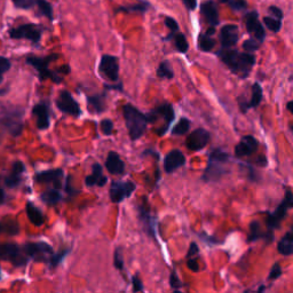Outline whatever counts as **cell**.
<instances>
[{
  "label": "cell",
  "instance_id": "obj_6",
  "mask_svg": "<svg viewBox=\"0 0 293 293\" xmlns=\"http://www.w3.org/2000/svg\"><path fill=\"white\" fill-rule=\"evenodd\" d=\"M23 251L29 259L37 262H48L53 256V248L46 242H29L23 245Z\"/></svg>",
  "mask_w": 293,
  "mask_h": 293
},
{
  "label": "cell",
  "instance_id": "obj_35",
  "mask_svg": "<svg viewBox=\"0 0 293 293\" xmlns=\"http://www.w3.org/2000/svg\"><path fill=\"white\" fill-rule=\"evenodd\" d=\"M173 39H174V45H175L176 51L182 53V54H185V53L188 52L189 44H188V41H187V38L185 34L176 33L174 34V37H173Z\"/></svg>",
  "mask_w": 293,
  "mask_h": 293
},
{
  "label": "cell",
  "instance_id": "obj_59",
  "mask_svg": "<svg viewBox=\"0 0 293 293\" xmlns=\"http://www.w3.org/2000/svg\"><path fill=\"white\" fill-rule=\"evenodd\" d=\"M214 33H215V27H211V28H209V29H207L206 34H209V36H213Z\"/></svg>",
  "mask_w": 293,
  "mask_h": 293
},
{
  "label": "cell",
  "instance_id": "obj_25",
  "mask_svg": "<svg viewBox=\"0 0 293 293\" xmlns=\"http://www.w3.org/2000/svg\"><path fill=\"white\" fill-rule=\"evenodd\" d=\"M86 100L88 111L92 112V114L100 115L107 109V101H105L107 100V91L100 94L90 95V97H87Z\"/></svg>",
  "mask_w": 293,
  "mask_h": 293
},
{
  "label": "cell",
  "instance_id": "obj_10",
  "mask_svg": "<svg viewBox=\"0 0 293 293\" xmlns=\"http://www.w3.org/2000/svg\"><path fill=\"white\" fill-rule=\"evenodd\" d=\"M56 107L63 114L73 116V117H79L83 114L79 103L68 91H61L58 100H56Z\"/></svg>",
  "mask_w": 293,
  "mask_h": 293
},
{
  "label": "cell",
  "instance_id": "obj_8",
  "mask_svg": "<svg viewBox=\"0 0 293 293\" xmlns=\"http://www.w3.org/2000/svg\"><path fill=\"white\" fill-rule=\"evenodd\" d=\"M9 37L13 39H28L33 44H38L41 39V29L40 27L33 23L23 24L10 29Z\"/></svg>",
  "mask_w": 293,
  "mask_h": 293
},
{
  "label": "cell",
  "instance_id": "obj_41",
  "mask_svg": "<svg viewBox=\"0 0 293 293\" xmlns=\"http://www.w3.org/2000/svg\"><path fill=\"white\" fill-rule=\"evenodd\" d=\"M221 2L227 3L234 10H244L248 8V2L245 0H221Z\"/></svg>",
  "mask_w": 293,
  "mask_h": 293
},
{
  "label": "cell",
  "instance_id": "obj_1",
  "mask_svg": "<svg viewBox=\"0 0 293 293\" xmlns=\"http://www.w3.org/2000/svg\"><path fill=\"white\" fill-rule=\"evenodd\" d=\"M217 54L221 61L228 66L229 70L242 79L248 78L256 65V56L252 53H241L236 49L221 48Z\"/></svg>",
  "mask_w": 293,
  "mask_h": 293
},
{
  "label": "cell",
  "instance_id": "obj_11",
  "mask_svg": "<svg viewBox=\"0 0 293 293\" xmlns=\"http://www.w3.org/2000/svg\"><path fill=\"white\" fill-rule=\"evenodd\" d=\"M244 22L248 33L251 34L254 39H257L262 44L264 39H266V31H264L262 23L260 22L258 12L252 10V12L246 13L244 16Z\"/></svg>",
  "mask_w": 293,
  "mask_h": 293
},
{
  "label": "cell",
  "instance_id": "obj_7",
  "mask_svg": "<svg viewBox=\"0 0 293 293\" xmlns=\"http://www.w3.org/2000/svg\"><path fill=\"white\" fill-rule=\"evenodd\" d=\"M136 189V185L132 181H122L115 180L111 182L109 189V196L112 203H122L123 200L129 198Z\"/></svg>",
  "mask_w": 293,
  "mask_h": 293
},
{
  "label": "cell",
  "instance_id": "obj_38",
  "mask_svg": "<svg viewBox=\"0 0 293 293\" xmlns=\"http://www.w3.org/2000/svg\"><path fill=\"white\" fill-rule=\"evenodd\" d=\"M36 3L42 15H45L48 20L51 21L54 19V15H53V7L51 3L46 1V0H37Z\"/></svg>",
  "mask_w": 293,
  "mask_h": 293
},
{
  "label": "cell",
  "instance_id": "obj_9",
  "mask_svg": "<svg viewBox=\"0 0 293 293\" xmlns=\"http://www.w3.org/2000/svg\"><path fill=\"white\" fill-rule=\"evenodd\" d=\"M98 72L112 83L119 80V63L117 56L109 54L102 56L100 65H98Z\"/></svg>",
  "mask_w": 293,
  "mask_h": 293
},
{
  "label": "cell",
  "instance_id": "obj_20",
  "mask_svg": "<svg viewBox=\"0 0 293 293\" xmlns=\"http://www.w3.org/2000/svg\"><path fill=\"white\" fill-rule=\"evenodd\" d=\"M33 115L37 119V129L40 130H47L51 125V117H49V107L45 102H40L33 108Z\"/></svg>",
  "mask_w": 293,
  "mask_h": 293
},
{
  "label": "cell",
  "instance_id": "obj_45",
  "mask_svg": "<svg viewBox=\"0 0 293 293\" xmlns=\"http://www.w3.org/2000/svg\"><path fill=\"white\" fill-rule=\"evenodd\" d=\"M169 284H171L172 289H174L175 291L180 290V289L183 287V283L180 281V278L178 277V275H176L175 270H173L171 276H169Z\"/></svg>",
  "mask_w": 293,
  "mask_h": 293
},
{
  "label": "cell",
  "instance_id": "obj_5",
  "mask_svg": "<svg viewBox=\"0 0 293 293\" xmlns=\"http://www.w3.org/2000/svg\"><path fill=\"white\" fill-rule=\"evenodd\" d=\"M0 258L9 261L15 267H22L29 262V258L24 253L23 249L15 243H3L0 244Z\"/></svg>",
  "mask_w": 293,
  "mask_h": 293
},
{
  "label": "cell",
  "instance_id": "obj_56",
  "mask_svg": "<svg viewBox=\"0 0 293 293\" xmlns=\"http://www.w3.org/2000/svg\"><path fill=\"white\" fill-rule=\"evenodd\" d=\"M56 72H58L59 75H68V73H70V66L68 65H62L61 68L56 70Z\"/></svg>",
  "mask_w": 293,
  "mask_h": 293
},
{
  "label": "cell",
  "instance_id": "obj_49",
  "mask_svg": "<svg viewBox=\"0 0 293 293\" xmlns=\"http://www.w3.org/2000/svg\"><path fill=\"white\" fill-rule=\"evenodd\" d=\"M187 266L193 273H198L199 271V264H198V260H197L196 257H192L188 258V261H187Z\"/></svg>",
  "mask_w": 293,
  "mask_h": 293
},
{
  "label": "cell",
  "instance_id": "obj_33",
  "mask_svg": "<svg viewBox=\"0 0 293 293\" xmlns=\"http://www.w3.org/2000/svg\"><path fill=\"white\" fill-rule=\"evenodd\" d=\"M148 8H149V3H148L147 1H142V2H139V3H134V5H126L124 7H119V8L116 10V12L146 13Z\"/></svg>",
  "mask_w": 293,
  "mask_h": 293
},
{
  "label": "cell",
  "instance_id": "obj_63",
  "mask_svg": "<svg viewBox=\"0 0 293 293\" xmlns=\"http://www.w3.org/2000/svg\"><path fill=\"white\" fill-rule=\"evenodd\" d=\"M0 280H1V269H0Z\"/></svg>",
  "mask_w": 293,
  "mask_h": 293
},
{
  "label": "cell",
  "instance_id": "obj_18",
  "mask_svg": "<svg viewBox=\"0 0 293 293\" xmlns=\"http://www.w3.org/2000/svg\"><path fill=\"white\" fill-rule=\"evenodd\" d=\"M186 157L181 150L173 149L164 158V171L167 174L175 172L176 169L185 166Z\"/></svg>",
  "mask_w": 293,
  "mask_h": 293
},
{
  "label": "cell",
  "instance_id": "obj_50",
  "mask_svg": "<svg viewBox=\"0 0 293 293\" xmlns=\"http://www.w3.org/2000/svg\"><path fill=\"white\" fill-rule=\"evenodd\" d=\"M14 5L19 8H23V9H28L31 8L33 6V0H13Z\"/></svg>",
  "mask_w": 293,
  "mask_h": 293
},
{
  "label": "cell",
  "instance_id": "obj_3",
  "mask_svg": "<svg viewBox=\"0 0 293 293\" xmlns=\"http://www.w3.org/2000/svg\"><path fill=\"white\" fill-rule=\"evenodd\" d=\"M59 58L58 54H52L48 56H45V58H38V56L30 55L27 58V63L31 66H33L38 72V77H39L40 80H46L51 79L53 83L60 84L63 80L62 76L59 75L56 71H52V70L48 69V65L52 61H54Z\"/></svg>",
  "mask_w": 293,
  "mask_h": 293
},
{
  "label": "cell",
  "instance_id": "obj_14",
  "mask_svg": "<svg viewBox=\"0 0 293 293\" xmlns=\"http://www.w3.org/2000/svg\"><path fill=\"white\" fill-rule=\"evenodd\" d=\"M143 203L141 205L137 206V211H139V220L141 225L143 226L144 231L151 237H156V225L157 220L156 218L151 214L149 204L146 202V198H143Z\"/></svg>",
  "mask_w": 293,
  "mask_h": 293
},
{
  "label": "cell",
  "instance_id": "obj_28",
  "mask_svg": "<svg viewBox=\"0 0 293 293\" xmlns=\"http://www.w3.org/2000/svg\"><path fill=\"white\" fill-rule=\"evenodd\" d=\"M26 212L27 217L29 219V221L36 227H40L44 225L45 222V215L42 214V212L34 205L33 202H27L26 204Z\"/></svg>",
  "mask_w": 293,
  "mask_h": 293
},
{
  "label": "cell",
  "instance_id": "obj_54",
  "mask_svg": "<svg viewBox=\"0 0 293 293\" xmlns=\"http://www.w3.org/2000/svg\"><path fill=\"white\" fill-rule=\"evenodd\" d=\"M199 253V248L198 245L196 244L195 242H193L192 244H190V248H189V251L187 253V258H192V257H195L197 254Z\"/></svg>",
  "mask_w": 293,
  "mask_h": 293
},
{
  "label": "cell",
  "instance_id": "obj_44",
  "mask_svg": "<svg viewBox=\"0 0 293 293\" xmlns=\"http://www.w3.org/2000/svg\"><path fill=\"white\" fill-rule=\"evenodd\" d=\"M10 65H10V61L8 59L0 56V84H1L3 80V75L10 69Z\"/></svg>",
  "mask_w": 293,
  "mask_h": 293
},
{
  "label": "cell",
  "instance_id": "obj_53",
  "mask_svg": "<svg viewBox=\"0 0 293 293\" xmlns=\"http://www.w3.org/2000/svg\"><path fill=\"white\" fill-rule=\"evenodd\" d=\"M268 12H269V14H271V16L275 17V19L283 20V12H282V9L278 8L277 6H270L269 8H268Z\"/></svg>",
  "mask_w": 293,
  "mask_h": 293
},
{
  "label": "cell",
  "instance_id": "obj_40",
  "mask_svg": "<svg viewBox=\"0 0 293 293\" xmlns=\"http://www.w3.org/2000/svg\"><path fill=\"white\" fill-rule=\"evenodd\" d=\"M114 264L116 269L123 270L124 269V258H123V249L121 246L116 248L114 254Z\"/></svg>",
  "mask_w": 293,
  "mask_h": 293
},
{
  "label": "cell",
  "instance_id": "obj_19",
  "mask_svg": "<svg viewBox=\"0 0 293 293\" xmlns=\"http://www.w3.org/2000/svg\"><path fill=\"white\" fill-rule=\"evenodd\" d=\"M239 33L236 24H226L220 30V42L222 48H230L238 42Z\"/></svg>",
  "mask_w": 293,
  "mask_h": 293
},
{
  "label": "cell",
  "instance_id": "obj_32",
  "mask_svg": "<svg viewBox=\"0 0 293 293\" xmlns=\"http://www.w3.org/2000/svg\"><path fill=\"white\" fill-rule=\"evenodd\" d=\"M190 125H192V122H190L188 118L182 117L179 121L178 124L173 127L171 134H172V135H175V136L185 135V134L189 130Z\"/></svg>",
  "mask_w": 293,
  "mask_h": 293
},
{
  "label": "cell",
  "instance_id": "obj_27",
  "mask_svg": "<svg viewBox=\"0 0 293 293\" xmlns=\"http://www.w3.org/2000/svg\"><path fill=\"white\" fill-rule=\"evenodd\" d=\"M108 182V178L103 175L102 166L98 163H94L92 166V174L85 178L87 187H104Z\"/></svg>",
  "mask_w": 293,
  "mask_h": 293
},
{
  "label": "cell",
  "instance_id": "obj_24",
  "mask_svg": "<svg viewBox=\"0 0 293 293\" xmlns=\"http://www.w3.org/2000/svg\"><path fill=\"white\" fill-rule=\"evenodd\" d=\"M24 172H26V165L20 161L14 162L12 171L5 178L6 187H8L10 189L19 187L20 183L22 182V174Z\"/></svg>",
  "mask_w": 293,
  "mask_h": 293
},
{
  "label": "cell",
  "instance_id": "obj_31",
  "mask_svg": "<svg viewBox=\"0 0 293 293\" xmlns=\"http://www.w3.org/2000/svg\"><path fill=\"white\" fill-rule=\"evenodd\" d=\"M197 46H198L199 51L209 53L214 48L215 40L212 38V36H209V34L200 33L198 36V40H197Z\"/></svg>",
  "mask_w": 293,
  "mask_h": 293
},
{
  "label": "cell",
  "instance_id": "obj_36",
  "mask_svg": "<svg viewBox=\"0 0 293 293\" xmlns=\"http://www.w3.org/2000/svg\"><path fill=\"white\" fill-rule=\"evenodd\" d=\"M263 24L267 27L268 30L275 33H277L282 29V20L275 19L273 16H264Z\"/></svg>",
  "mask_w": 293,
  "mask_h": 293
},
{
  "label": "cell",
  "instance_id": "obj_12",
  "mask_svg": "<svg viewBox=\"0 0 293 293\" xmlns=\"http://www.w3.org/2000/svg\"><path fill=\"white\" fill-rule=\"evenodd\" d=\"M161 117L166 122V124H165V130L167 132L175 118L174 108H173V105L171 103H163L158 105V107L153 109L149 114H147V118H148V122H149V124H154V123Z\"/></svg>",
  "mask_w": 293,
  "mask_h": 293
},
{
  "label": "cell",
  "instance_id": "obj_34",
  "mask_svg": "<svg viewBox=\"0 0 293 293\" xmlns=\"http://www.w3.org/2000/svg\"><path fill=\"white\" fill-rule=\"evenodd\" d=\"M156 73L160 78H166V79L174 78V72H173V69L168 61L162 62L160 66H158Z\"/></svg>",
  "mask_w": 293,
  "mask_h": 293
},
{
  "label": "cell",
  "instance_id": "obj_26",
  "mask_svg": "<svg viewBox=\"0 0 293 293\" xmlns=\"http://www.w3.org/2000/svg\"><path fill=\"white\" fill-rule=\"evenodd\" d=\"M105 168L110 174L122 175L125 172V163L122 161L119 154L116 151H110L107 156V161H105Z\"/></svg>",
  "mask_w": 293,
  "mask_h": 293
},
{
  "label": "cell",
  "instance_id": "obj_2",
  "mask_svg": "<svg viewBox=\"0 0 293 293\" xmlns=\"http://www.w3.org/2000/svg\"><path fill=\"white\" fill-rule=\"evenodd\" d=\"M123 115H124L125 124L130 140L136 141L142 137L143 134L146 133L148 124H149L147 115L142 114L139 109L130 103L123 107Z\"/></svg>",
  "mask_w": 293,
  "mask_h": 293
},
{
  "label": "cell",
  "instance_id": "obj_55",
  "mask_svg": "<svg viewBox=\"0 0 293 293\" xmlns=\"http://www.w3.org/2000/svg\"><path fill=\"white\" fill-rule=\"evenodd\" d=\"M183 5L187 7V9L194 10L197 7V0H182Z\"/></svg>",
  "mask_w": 293,
  "mask_h": 293
},
{
  "label": "cell",
  "instance_id": "obj_39",
  "mask_svg": "<svg viewBox=\"0 0 293 293\" xmlns=\"http://www.w3.org/2000/svg\"><path fill=\"white\" fill-rule=\"evenodd\" d=\"M165 26H166L169 30V34L165 38V40H169L174 37V34L176 33H179V24L174 19H173V17L166 16L165 17Z\"/></svg>",
  "mask_w": 293,
  "mask_h": 293
},
{
  "label": "cell",
  "instance_id": "obj_22",
  "mask_svg": "<svg viewBox=\"0 0 293 293\" xmlns=\"http://www.w3.org/2000/svg\"><path fill=\"white\" fill-rule=\"evenodd\" d=\"M258 239H263L267 244H269V243L274 241V231L267 230L266 232H263L259 222L257 220H253L250 224V232L246 241H248V243H252L258 241Z\"/></svg>",
  "mask_w": 293,
  "mask_h": 293
},
{
  "label": "cell",
  "instance_id": "obj_60",
  "mask_svg": "<svg viewBox=\"0 0 293 293\" xmlns=\"http://www.w3.org/2000/svg\"><path fill=\"white\" fill-rule=\"evenodd\" d=\"M292 105H293V101H289V102H288V104H287V109H288V110L290 111V112L293 111Z\"/></svg>",
  "mask_w": 293,
  "mask_h": 293
},
{
  "label": "cell",
  "instance_id": "obj_57",
  "mask_svg": "<svg viewBox=\"0 0 293 293\" xmlns=\"http://www.w3.org/2000/svg\"><path fill=\"white\" fill-rule=\"evenodd\" d=\"M256 163H257L258 165H260V166H267L268 162H267L266 156H262V155H261V156H259V157L257 158Z\"/></svg>",
  "mask_w": 293,
  "mask_h": 293
},
{
  "label": "cell",
  "instance_id": "obj_52",
  "mask_svg": "<svg viewBox=\"0 0 293 293\" xmlns=\"http://www.w3.org/2000/svg\"><path fill=\"white\" fill-rule=\"evenodd\" d=\"M104 90L105 91H117V92H123V83L122 82H115L110 84H104Z\"/></svg>",
  "mask_w": 293,
  "mask_h": 293
},
{
  "label": "cell",
  "instance_id": "obj_4",
  "mask_svg": "<svg viewBox=\"0 0 293 293\" xmlns=\"http://www.w3.org/2000/svg\"><path fill=\"white\" fill-rule=\"evenodd\" d=\"M293 206V196L291 190H288L287 194H285V197L282 199L280 205L276 207V210L274 212H266L267 214V220L266 225L268 230L274 231L275 229H278L281 227V222L284 220L285 217H287L288 211L292 209Z\"/></svg>",
  "mask_w": 293,
  "mask_h": 293
},
{
  "label": "cell",
  "instance_id": "obj_15",
  "mask_svg": "<svg viewBox=\"0 0 293 293\" xmlns=\"http://www.w3.org/2000/svg\"><path fill=\"white\" fill-rule=\"evenodd\" d=\"M228 173V169L225 167V163L209 160L207 166L204 171L202 180L204 182H218L222 176Z\"/></svg>",
  "mask_w": 293,
  "mask_h": 293
},
{
  "label": "cell",
  "instance_id": "obj_16",
  "mask_svg": "<svg viewBox=\"0 0 293 293\" xmlns=\"http://www.w3.org/2000/svg\"><path fill=\"white\" fill-rule=\"evenodd\" d=\"M258 148H259V141L252 135H245L235 147V156L237 158L249 157L257 153Z\"/></svg>",
  "mask_w": 293,
  "mask_h": 293
},
{
  "label": "cell",
  "instance_id": "obj_17",
  "mask_svg": "<svg viewBox=\"0 0 293 293\" xmlns=\"http://www.w3.org/2000/svg\"><path fill=\"white\" fill-rule=\"evenodd\" d=\"M65 176V172L62 168L47 169L37 173L34 175V181L37 183H53L55 188L60 189L62 187V179Z\"/></svg>",
  "mask_w": 293,
  "mask_h": 293
},
{
  "label": "cell",
  "instance_id": "obj_29",
  "mask_svg": "<svg viewBox=\"0 0 293 293\" xmlns=\"http://www.w3.org/2000/svg\"><path fill=\"white\" fill-rule=\"evenodd\" d=\"M277 251L284 257H290L293 254V235L292 231H288L277 244Z\"/></svg>",
  "mask_w": 293,
  "mask_h": 293
},
{
  "label": "cell",
  "instance_id": "obj_23",
  "mask_svg": "<svg viewBox=\"0 0 293 293\" xmlns=\"http://www.w3.org/2000/svg\"><path fill=\"white\" fill-rule=\"evenodd\" d=\"M263 93H262V87L259 83H254L252 85V91H251V98L250 101H242L238 100V105L239 109L243 114H245L249 109L251 108H257L258 105L260 104L261 100H262Z\"/></svg>",
  "mask_w": 293,
  "mask_h": 293
},
{
  "label": "cell",
  "instance_id": "obj_13",
  "mask_svg": "<svg viewBox=\"0 0 293 293\" xmlns=\"http://www.w3.org/2000/svg\"><path fill=\"white\" fill-rule=\"evenodd\" d=\"M211 134L205 129H196L189 134L186 140V147L192 151H199L209 144Z\"/></svg>",
  "mask_w": 293,
  "mask_h": 293
},
{
  "label": "cell",
  "instance_id": "obj_30",
  "mask_svg": "<svg viewBox=\"0 0 293 293\" xmlns=\"http://www.w3.org/2000/svg\"><path fill=\"white\" fill-rule=\"evenodd\" d=\"M40 199L46 204V205L55 206L56 204H59L62 200V194L60 193V190L58 188L48 189L41 194Z\"/></svg>",
  "mask_w": 293,
  "mask_h": 293
},
{
  "label": "cell",
  "instance_id": "obj_46",
  "mask_svg": "<svg viewBox=\"0 0 293 293\" xmlns=\"http://www.w3.org/2000/svg\"><path fill=\"white\" fill-rule=\"evenodd\" d=\"M282 273H283V270H282L280 264L275 263V264H273V267H271L269 276H268V280L269 281L277 280V278H280L282 276Z\"/></svg>",
  "mask_w": 293,
  "mask_h": 293
},
{
  "label": "cell",
  "instance_id": "obj_21",
  "mask_svg": "<svg viewBox=\"0 0 293 293\" xmlns=\"http://www.w3.org/2000/svg\"><path fill=\"white\" fill-rule=\"evenodd\" d=\"M200 14H202L206 23H209L211 27H217L220 23V17H219L218 5L213 0H207L204 1L200 6Z\"/></svg>",
  "mask_w": 293,
  "mask_h": 293
},
{
  "label": "cell",
  "instance_id": "obj_51",
  "mask_svg": "<svg viewBox=\"0 0 293 293\" xmlns=\"http://www.w3.org/2000/svg\"><path fill=\"white\" fill-rule=\"evenodd\" d=\"M246 168V172H248V178L250 181H253V182H257L259 178H258V173L256 172V169H254L251 165L250 164H245L243 165Z\"/></svg>",
  "mask_w": 293,
  "mask_h": 293
},
{
  "label": "cell",
  "instance_id": "obj_58",
  "mask_svg": "<svg viewBox=\"0 0 293 293\" xmlns=\"http://www.w3.org/2000/svg\"><path fill=\"white\" fill-rule=\"evenodd\" d=\"M5 202V192H3V189L0 187V205L3 204Z\"/></svg>",
  "mask_w": 293,
  "mask_h": 293
},
{
  "label": "cell",
  "instance_id": "obj_48",
  "mask_svg": "<svg viewBox=\"0 0 293 293\" xmlns=\"http://www.w3.org/2000/svg\"><path fill=\"white\" fill-rule=\"evenodd\" d=\"M132 285H133V291L134 292H142V291H144L143 285H142V281H141V278L137 274L133 275Z\"/></svg>",
  "mask_w": 293,
  "mask_h": 293
},
{
  "label": "cell",
  "instance_id": "obj_43",
  "mask_svg": "<svg viewBox=\"0 0 293 293\" xmlns=\"http://www.w3.org/2000/svg\"><path fill=\"white\" fill-rule=\"evenodd\" d=\"M100 126H101L102 133H103L104 135L109 136L114 133V122H112L111 119H109V118L102 119L100 123Z\"/></svg>",
  "mask_w": 293,
  "mask_h": 293
},
{
  "label": "cell",
  "instance_id": "obj_37",
  "mask_svg": "<svg viewBox=\"0 0 293 293\" xmlns=\"http://www.w3.org/2000/svg\"><path fill=\"white\" fill-rule=\"evenodd\" d=\"M70 252H71V249L62 250V251H60L58 253H53V256L49 258V261H48L49 266H51V268H56L63 260L65 259V257L68 256Z\"/></svg>",
  "mask_w": 293,
  "mask_h": 293
},
{
  "label": "cell",
  "instance_id": "obj_47",
  "mask_svg": "<svg viewBox=\"0 0 293 293\" xmlns=\"http://www.w3.org/2000/svg\"><path fill=\"white\" fill-rule=\"evenodd\" d=\"M71 175H68L65 179V192L68 194L69 197H73V195H77L79 194V190H76L73 187L71 186Z\"/></svg>",
  "mask_w": 293,
  "mask_h": 293
},
{
  "label": "cell",
  "instance_id": "obj_42",
  "mask_svg": "<svg viewBox=\"0 0 293 293\" xmlns=\"http://www.w3.org/2000/svg\"><path fill=\"white\" fill-rule=\"evenodd\" d=\"M260 45H261L260 41L254 39V38H250V39H246L244 42H243V49L248 53H253L260 48Z\"/></svg>",
  "mask_w": 293,
  "mask_h": 293
},
{
  "label": "cell",
  "instance_id": "obj_62",
  "mask_svg": "<svg viewBox=\"0 0 293 293\" xmlns=\"http://www.w3.org/2000/svg\"><path fill=\"white\" fill-rule=\"evenodd\" d=\"M1 230H2V225L0 224V231H1Z\"/></svg>",
  "mask_w": 293,
  "mask_h": 293
},
{
  "label": "cell",
  "instance_id": "obj_61",
  "mask_svg": "<svg viewBox=\"0 0 293 293\" xmlns=\"http://www.w3.org/2000/svg\"><path fill=\"white\" fill-rule=\"evenodd\" d=\"M264 290H266V287H264V285H261V287L258 289V292H262Z\"/></svg>",
  "mask_w": 293,
  "mask_h": 293
}]
</instances>
